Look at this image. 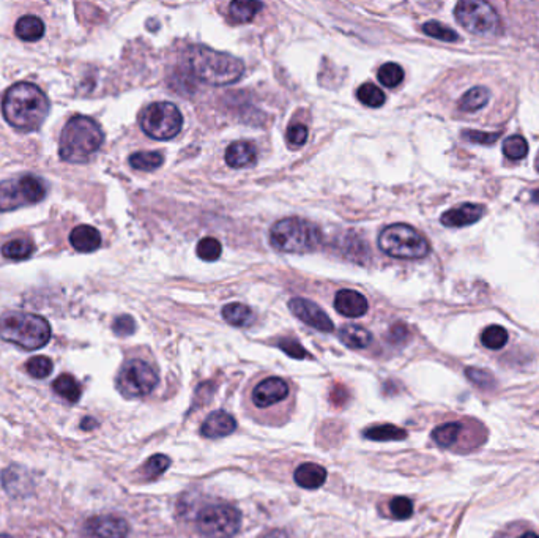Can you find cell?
Listing matches in <instances>:
<instances>
[{"mask_svg": "<svg viewBox=\"0 0 539 538\" xmlns=\"http://www.w3.org/2000/svg\"><path fill=\"white\" fill-rule=\"evenodd\" d=\"M339 339L343 341L347 347H350V349H366V347L371 344L372 334L366 329H363V327L347 324L341 327Z\"/></svg>", "mask_w": 539, "mask_h": 538, "instance_id": "cell-21", "label": "cell"}, {"mask_svg": "<svg viewBox=\"0 0 539 538\" xmlns=\"http://www.w3.org/2000/svg\"><path fill=\"white\" fill-rule=\"evenodd\" d=\"M465 376L470 379V382H473L483 390H490L497 385L494 374L481 368H473V366H469V368L465 370Z\"/></svg>", "mask_w": 539, "mask_h": 538, "instance_id": "cell-38", "label": "cell"}, {"mask_svg": "<svg viewBox=\"0 0 539 538\" xmlns=\"http://www.w3.org/2000/svg\"><path fill=\"white\" fill-rule=\"evenodd\" d=\"M221 251L222 246L220 240H216L215 237H203L199 244H197V256H199L202 261L213 262L220 259Z\"/></svg>", "mask_w": 539, "mask_h": 538, "instance_id": "cell-36", "label": "cell"}, {"mask_svg": "<svg viewBox=\"0 0 539 538\" xmlns=\"http://www.w3.org/2000/svg\"><path fill=\"white\" fill-rule=\"evenodd\" d=\"M457 23L470 34L492 37L500 30V18L489 4L481 0H462L456 5Z\"/></svg>", "mask_w": 539, "mask_h": 538, "instance_id": "cell-11", "label": "cell"}, {"mask_svg": "<svg viewBox=\"0 0 539 538\" xmlns=\"http://www.w3.org/2000/svg\"><path fill=\"white\" fill-rule=\"evenodd\" d=\"M170 465V459L166 455H155L144 464L142 475L146 480H153V478L160 477L164 470Z\"/></svg>", "mask_w": 539, "mask_h": 538, "instance_id": "cell-35", "label": "cell"}, {"mask_svg": "<svg viewBox=\"0 0 539 538\" xmlns=\"http://www.w3.org/2000/svg\"><path fill=\"white\" fill-rule=\"evenodd\" d=\"M423 32L426 35H429L432 38H437V40L442 42H457L459 35L455 30L446 27L442 23L438 21H429L423 25Z\"/></svg>", "mask_w": 539, "mask_h": 538, "instance_id": "cell-37", "label": "cell"}, {"mask_svg": "<svg viewBox=\"0 0 539 538\" xmlns=\"http://www.w3.org/2000/svg\"><path fill=\"white\" fill-rule=\"evenodd\" d=\"M235 428L236 422L231 414H227L226 411H215L205 418V422L202 423L201 432L202 436L205 437L218 439L232 434Z\"/></svg>", "mask_w": 539, "mask_h": 538, "instance_id": "cell-17", "label": "cell"}, {"mask_svg": "<svg viewBox=\"0 0 539 538\" xmlns=\"http://www.w3.org/2000/svg\"><path fill=\"white\" fill-rule=\"evenodd\" d=\"M164 156L160 152H137L129 156V165L137 170H155L163 165Z\"/></svg>", "mask_w": 539, "mask_h": 538, "instance_id": "cell-30", "label": "cell"}, {"mask_svg": "<svg viewBox=\"0 0 539 538\" xmlns=\"http://www.w3.org/2000/svg\"><path fill=\"white\" fill-rule=\"evenodd\" d=\"M407 337H409V330H407V327L404 324H396L391 327L390 339L393 341V343H402V341L407 339Z\"/></svg>", "mask_w": 539, "mask_h": 538, "instance_id": "cell-45", "label": "cell"}, {"mask_svg": "<svg viewBox=\"0 0 539 538\" xmlns=\"http://www.w3.org/2000/svg\"><path fill=\"white\" fill-rule=\"evenodd\" d=\"M15 32L24 42H38L44 35V24L37 16H23L16 23Z\"/></svg>", "mask_w": 539, "mask_h": 538, "instance_id": "cell-23", "label": "cell"}, {"mask_svg": "<svg viewBox=\"0 0 539 538\" xmlns=\"http://www.w3.org/2000/svg\"><path fill=\"white\" fill-rule=\"evenodd\" d=\"M390 511L396 520H409L413 515V502L409 497L399 496L390 502Z\"/></svg>", "mask_w": 539, "mask_h": 538, "instance_id": "cell-41", "label": "cell"}, {"mask_svg": "<svg viewBox=\"0 0 539 538\" xmlns=\"http://www.w3.org/2000/svg\"><path fill=\"white\" fill-rule=\"evenodd\" d=\"M158 382L160 377L156 370L141 358L125 362L117 376V389L127 398L148 396L156 389Z\"/></svg>", "mask_w": 539, "mask_h": 538, "instance_id": "cell-10", "label": "cell"}, {"mask_svg": "<svg viewBox=\"0 0 539 538\" xmlns=\"http://www.w3.org/2000/svg\"><path fill=\"white\" fill-rule=\"evenodd\" d=\"M490 92L486 87H473L461 98L459 101V109L464 113H475V111L483 109L489 103Z\"/></svg>", "mask_w": 539, "mask_h": 538, "instance_id": "cell-26", "label": "cell"}, {"mask_svg": "<svg viewBox=\"0 0 539 538\" xmlns=\"http://www.w3.org/2000/svg\"><path fill=\"white\" fill-rule=\"evenodd\" d=\"M503 154L509 160H522L528 154V144L522 136H509L503 142Z\"/></svg>", "mask_w": 539, "mask_h": 538, "instance_id": "cell-34", "label": "cell"}, {"mask_svg": "<svg viewBox=\"0 0 539 538\" xmlns=\"http://www.w3.org/2000/svg\"><path fill=\"white\" fill-rule=\"evenodd\" d=\"M531 199H533V202H536V204H539V189H536V192L531 194Z\"/></svg>", "mask_w": 539, "mask_h": 538, "instance_id": "cell-48", "label": "cell"}, {"mask_svg": "<svg viewBox=\"0 0 539 538\" xmlns=\"http://www.w3.org/2000/svg\"><path fill=\"white\" fill-rule=\"evenodd\" d=\"M379 248L396 259H421L431 251L424 235L404 223L386 226L379 235Z\"/></svg>", "mask_w": 539, "mask_h": 538, "instance_id": "cell-6", "label": "cell"}, {"mask_svg": "<svg viewBox=\"0 0 539 538\" xmlns=\"http://www.w3.org/2000/svg\"><path fill=\"white\" fill-rule=\"evenodd\" d=\"M104 134L100 125L85 115L70 119L61 134L58 154L68 163H85L103 146Z\"/></svg>", "mask_w": 539, "mask_h": 538, "instance_id": "cell-3", "label": "cell"}, {"mask_svg": "<svg viewBox=\"0 0 539 538\" xmlns=\"http://www.w3.org/2000/svg\"><path fill=\"white\" fill-rule=\"evenodd\" d=\"M113 330L118 337H128V334H133L136 330V323L131 316H120L114 320L113 324Z\"/></svg>", "mask_w": 539, "mask_h": 538, "instance_id": "cell-44", "label": "cell"}, {"mask_svg": "<svg viewBox=\"0 0 539 538\" xmlns=\"http://www.w3.org/2000/svg\"><path fill=\"white\" fill-rule=\"evenodd\" d=\"M293 480L305 489H317L326 482V470L319 464L305 463L295 470Z\"/></svg>", "mask_w": 539, "mask_h": 538, "instance_id": "cell-20", "label": "cell"}, {"mask_svg": "<svg viewBox=\"0 0 539 538\" xmlns=\"http://www.w3.org/2000/svg\"><path fill=\"white\" fill-rule=\"evenodd\" d=\"M262 6L264 5L254 0H235L229 5V18L235 24L249 23L262 10Z\"/></svg>", "mask_w": 539, "mask_h": 538, "instance_id": "cell-22", "label": "cell"}, {"mask_svg": "<svg viewBox=\"0 0 539 538\" xmlns=\"http://www.w3.org/2000/svg\"><path fill=\"white\" fill-rule=\"evenodd\" d=\"M95 426H96V420L95 418H84L81 428L82 430H94Z\"/></svg>", "mask_w": 539, "mask_h": 538, "instance_id": "cell-46", "label": "cell"}, {"mask_svg": "<svg viewBox=\"0 0 539 538\" xmlns=\"http://www.w3.org/2000/svg\"><path fill=\"white\" fill-rule=\"evenodd\" d=\"M183 115L172 103L160 101L144 109L141 114V128L147 136L158 141L172 139L182 131Z\"/></svg>", "mask_w": 539, "mask_h": 538, "instance_id": "cell-7", "label": "cell"}, {"mask_svg": "<svg viewBox=\"0 0 539 538\" xmlns=\"http://www.w3.org/2000/svg\"><path fill=\"white\" fill-rule=\"evenodd\" d=\"M500 136H502L500 131H495V133H483V131H476V130L462 131V137H465L467 141L475 142V144H484V146L494 144L497 139H500Z\"/></svg>", "mask_w": 539, "mask_h": 538, "instance_id": "cell-42", "label": "cell"}, {"mask_svg": "<svg viewBox=\"0 0 539 538\" xmlns=\"http://www.w3.org/2000/svg\"><path fill=\"white\" fill-rule=\"evenodd\" d=\"M519 538H539V535H536L535 532H525V534H522Z\"/></svg>", "mask_w": 539, "mask_h": 538, "instance_id": "cell-47", "label": "cell"}, {"mask_svg": "<svg viewBox=\"0 0 539 538\" xmlns=\"http://www.w3.org/2000/svg\"><path fill=\"white\" fill-rule=\"evenodd\" d=\"M364 437L371 441H402L407 437V431L394 425H380L364 431Z\"/></svg>", "mask_w": 539, "mask_h": 538, "instance_id": "cell-29", "label": "cell"}, {"mask_svg": "<svg viewBox=\"0 0 539 538\" xmlns=\"http://www.w3.org/2000/svg\"><path fill=\"white\" fill-rule=\"evenodd\" d=\"M25 370H27V373L32 377L44 379L52 373V362L48 357H43V356L32 357L27 362V365H25Z\"/></svg>", "mask_w": 539, "mask_h": 538, "instance_id": "cell-39", "label": "cell"}, {"mask_svg": "<svg viewBox=\"0 0 539 538\" xmlns=\"http://www.w3.org/2000/svg\"><path fill=\"white\" fill-rule=\"evenodd\" d=\"M334 308L345 318H361L369 310V305L363 294L352 289H343L334 297Z\"/></svg>", "mask_w": 539, "mask_h": 538, "instance_id": "cell-15", "label": "cell"}, {"mask_svg": "<svg viewBox=\"0 0 539 538\" xmlns=\"http://www.w3.org/2000/svg\"><path fill=\"white\" fill-rule=\"evenodd\" d=\"M258 161V150L251 142H234L226 150V163L234 169L249 168Z\"/></svg>", "mask_w": 539, "mask_h": 538, "instance_id": "cell-18", "label": "cell"}, {"mask_svg": "<svg viewBox=\"0 0 539 538\" xmlns=\"http://www.w3.org/2000/svg\"><path fill=\"white\" fill-rule=\"evenodd\" d=\"M377 77L385 87H390V89L398 87V85L404 80V70L398 63H393V62L385 63L379 68Z\"/></svg>", "mask_w": 539, "mask_h": 538, "instance_id": "cell-32", "label": "cell"}, {"mask_svg": "<svg viewBox=\"0 0 539 538\" xmlns=\"http://www.w3.org/2000/svg\"><path fill=\"white\" fill-rule=\"evenodd\" d=\"M222 318L234 327H248L253 324L254 314L251 308L243 304H229L222 308Z\"/></svg>", "mask_w": 539, "mask_h": 538, "instance_id": "cell-25", "label": "cell"}, {"mask_svg": "<svg viewBox=\"0 0 539 538\" xmlns=\"http://www.w3.org/2000/svg\"><path fill=\"white\" fill-rule=\"evenodd\" d=\"M272 245L284 253H307L322 244L320 229L303 218H284L276 221L270 231Z\"/></svg>", "mask_w": 539, "mask_h": 538, "instance_id": "cell-5", "label": "cell"}, {"mask_svg": "<svg viewBox=\"0 0 539 538\" xmlns=\"http://www.w3.org/2000/svg\"><path fill=\"white\" fill-rule=\"evenodd\" d=\"M0 538H13L11 535H5V534H2V535H0Z\"/></svg>", "mask_w": 539, "mask_h": 538, "instance_id": "cell-49", "label": "cell"}, {"mask_svg": "<svg viewBox=\"0 0 539 538\" xmlns=\"http://www.w3.org/2000/svg\"><path fill=\"white\" fill-rule=\"evenodd\" d=\"M0 338L25 351H37L49 343L51 325L37 314L10 311L0 316Z\"/></svg>", "mask_w": 539, "mask_h": 538, "instance_id": "cell-4", "label": "cell"}, {"mask_svg": "<svg viewBox=\"0 0 539 538\" xmlns=\"http://www.w3.org/2000/svg\"><path fill=\"white\" fill-rule=\"evenodd\" d=\"M358 100L369 108H380L385 103V94L382 89H379L376 84L366 82L361 85L357 92Z\"/></svg>", "mask_w": 539, "mask_h": 538, "instance_id": "cell-31", "label": "cell"}, {"mask_svg": "<svg viewBox=\"0 0 539 538\" xmlns=\"http://www.w3.org/2000/svg\"><path fill=\"white\" fill-rule=\"evenodd\" d=\"M484 210L486 208L483 206L467 202V204H462L448 210V212H445L440 221H442V225L446 227L470 226L478 220H481V216L484 215Z\"/></svg>", "mask_w": 539, "mask_h": 538, "instance_id": "cell-16", "label": "cell"}, {"mask_svg": "<svg viewBox=\"0 0 539 538\" xmlns=\"http://www.w3.org/2000/svg\"><path fill=\"white\" fill-rule=\"evenodd\" d=\"M44 182L35 175H23L0 182V212L38 204L44 199Z\"/></svg>", "mask_w": 539, "mask_h": 538, "instance_id": "cell-9", "label": "cell"}, {"mask_svg": "<svg viewBox=\"0 0 539 538\" xmlns=\"http://www.w3.org/2000/svg\"><path fill=\"white\" fill-rule=\"evenodd\" d=\"M52 389H54L58 396L63 398L65 401L68 403H77L82 393L81 385H79L77 380L71 376V374H62V376H58L54 380V384H52Z\"/></svg>", "mask_w": 539, "mask_h": 538, "instance_id": "cell-24", "label": "cell"}, {"mask_svg": "<svg viewBox=\"0 0 539 538\" xmlns=\"http://www.w3.org/2000/svg\"><path fill=\"white\" fill-rule=\"evenodd\" d=\"M49 100L44 92L32 82H18L5 92L2 113L5 120L18 131L38 130L49 114Z\"/></svg>", "mask_w": 539, "mask_h": 538, "instance_id": "cell-1", "label": "cell"}, {"mask_svg": "<svg viewBox=\"0 0 539 538\" xmlns=\"http://www.w3.org/2000/svg\"><path fill=\"white\" fill-rule=\"evenodd\" d=\"M35 245L32 244L29 239H15L6 242V244L2 246V254L6 259L11 261H23L27 259L29 256L34 253Z\"/></svg>", "mask_w": 539, "mask_h": 538, "instance_id": "cell-28", "label": "cell"}, {"mask_svg": "<svg viewBox=\"0 0 539 538\" xmlns=\"http://www.w3.org/2000/svg\"><path fill=\"white\" fill-rule=\"evenodd\" d=\"M288 310H291L293 316L298 318L301 323L311 325L315 330L324 333H331L334 330L333 320L328 318V314L322 310L320 306L315 305L311 300L301 297L292 299L288 301Z\"/></svg>", "mask_w": 539, "mask_h": 538, "instance_id": "cell-13", "label": "cell"}, {"mask_svg": "<svg viewBox=\"0 0 539 538\" xmlns=\"http://www.w3.org/2000/svg\"><path fill=\"white\" fill-rule=\"evenodd\" d=\"M70 244L76 251L91 253L101 246V234L95 227L81 225L70 232Z\"/></svg>", "mask_w": 539, "mask_h": 538, "instance_id": "cell-19", "label": "cell"}, {"mask_svg": "<svg viewBox=\"0 0 539 538\" xmlns=\"http://www.w3.org/2000/svg\"><path fill=\"white\" fill-rule=\"evenodd\" d=\"M481 343L488 347V349H502V347L508 343V332L500 325H490L483 332Z\"/></svg>", "mask_w": 539, "mask_h": 538, "instance_id": "cell-33", "label": "cell"}, {"mask_svg": "<svg viewBox=\"0 0 539 538\" xmlns=\"http://www.w3.org/2000/svg\"><path fill=\"white\" fill-rule=\"evenodd\" d=\"M291 398V387L281 377H265L254 385L249 399L255 409L270 411Z\"/></svg>", "mask_w": 539, "mask_h": 538, "instance_id": "cell-12", "label": "cell"}, {"mask_svg": "<svg viewBox=\"0 0 539 538\" xmlns=\"http://www.w3.org/2000/svg\"><path fill=\"white\" fill-rule=\"evenodd\" d=\"M286 137H287L288 147L291 149L303 147L307 141V127L305 123H300V122L291 123L287 128Z\"/></svg>", "mask_w": 539, "mask_h": 538, "instance_id": "cell-40", "label": "cell"}, {"mask_svg": "<svg viewBox=\"0 0 539 538\" xmlns=\"http://www.w3.org/2000/svg\"><path fill=\"white\" fill-rule=\"evenodd\" d=\"M85 529L96 538H127L129 534L128 523L123 518L114 515L91 518L85 524Z\"/></svg>", "mask_w": 539, "mask_h": 538, "instance_id": "cell-14", "label": "cell"}, {"mask_svg": "<svg viewBox=\"0 0 539 538\" xmlns=\"http://www.w3.org/2000/svg\"><path fill=\"white\" fill-rule=\"evenodd\" d=\"M462 431V425L459 422H450L445 423L442 426H437L436 430L432 431V439L433 442L443 449H451L452 445L457 442L459 436H461Z\"/></svg>", "mask_w": 539, "mask_h": 538, "instance_id": "cell-27", "label": "cell"}, {"mask_svg": "<svg viewBox=\"0 0 539 538\" xmlns=\"http://www.w3.org/2000/svg\"><path fill=\"white\" fill-rule=\"evenodd\" d=\"M197 530L205 538H232L241 526V513L232 505H207L196 518Z\"/></svg>", "mask_w": 539, "mask_h": 538, "instance_id": "cell-8", "label": "cell"}, {"mask_svg": "<svg viewBox=\"0 0 539 538\" xmlns=\"http://www.w3.org/2000/svg\"><path fill=\"white\" fill-rule=\"evenodd\" d=\"M538 168H539V166H538Z\"/></svg>", "mask_w": 539, "mask_h": 538, "instance_id": "cell-50", "label": "cell"}, {"mask_svg": "<svg viewBox=\"0 0 539 538\" xmlns=\"http://www.w3.org/2000/svg\"><path fill=\"white\" fill-rule=\"evenodd\" d=\"M188 63L197 80L210 85L234 84L245 71V65L239 57L213 51L205 46H194L189 49Z\"/></svg>", "mask_w": 539, "mask_h": 538, "instance_id": "cell-2", "label": "cell"}, {"mask_svg": "<svg viewBox=\"0 0 539 538\" xmlns=\"http://www.w3.org/2000/svg\"><path fill=\"white\" fill-rule=\"evenodd\" d=\"M279 349L284 351L288 357L292 358H306L307 352L305 351V347L301 346L297 339H291V338H284L279 341Z\"/></svg>", "mask_w": 539, "mask_h": 538, "instance_id": "cell-43", "label": "cell"}]
</instances>
